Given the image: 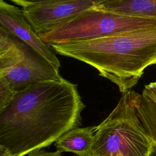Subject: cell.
<instances>
[{"instance_id": "cell-1", "label": "cell", "mask_w": 156, "mask_h": 156, "mask_svg": "<svg viewBox=\"0 0 156 156\" xmlns=\"http://www.w3.org/2000/svg\"><path fill=\"white\" fill-rule=\"evenodd\" d=\"M85 107L77 85L63 78L32 85L0 112V146L12 156L48 147L81 126Z\"/></svg>"}, {"instance_id": "cell-3", "label": "cell", "mask_w": 156, "mask_h": 156, "mask_svg": "<svg viewBox=\"0 0 156 156\" xmlns=\"http://www.w3.org/2000/svg\"><path fill=\"white\" fill-rule=\"evenodd\" d=\"M141 94H122L109 115L96 126L90 156H149L154 143L137 113Z\"/></svg>"}, {"instance_id": "cell-16", "label": "cell", "mask_w": 156, "mask_h": 156, "mask_svg": "<svg viewBox=\"0 0 156 156\" xmlns=\"http://www.w3.org/2000/svg\"><path fill=\"white\" fill-rule=\"evenodd\" d=\"M154 64H156V57H155V58L152 62V63H151V65H154Z\"/></svg>"}, {"instance_id": "cell-12", "label": "cell", "mask_w": 156, "mask_h": 156, "mask_svg": "<svg viewBox=\"0 0 156 156\" xmlns=\"http://www.w3.org/2000/svg\"><path fill=\"white\" fill-rule=\"evenodd\" d=\"M156 102V82L145 85L143 90Z\"/></svg>"}, {"instance_id": "cell-7", "label": "cell", "mask_w": 156, "mask_h": 156, "mask_svg": "<svg viewBox=\"0 0 156 156\" xmlns=\"http://www.w3.org/2000/svg\"><path fill=\"white\" fill-rule=\"evenodd\" d=\"M0 27L34 48L55 67L60 68V61L54 50L35 32L21 9L0 0Z\"/></svg>"}, {"instance_id": "cell-6", "label": "cell", "mask_w": 156, "mask_h": 156, "mask_svg": "<svg viewBox=\"0 0 156 156\" xmlns=\"http://www.w3.org/2000/svg\"><path fill=\"white\" fill-rule=\"evenodd\" d=\"M21 7L35 32L40 36L51 31L80 13L95 7L102 0H11Z\"/></svg>"}, {"instance_id": "cell-4", "label": "cell", "mask_w": 156, "mask_h": 156, "mask_svg": "<svg viewBox=\"0 0 156 156\" xmlns=\"http://www.w3.org/2000/svg\"><path fill=\"white\" fill-rule=\"evenodd\" d=\"M96 6L80 13L39 37L51 46L156 28V18L121 15L99 9Z\"/></svg>"}, {"instance_id": "cell-8", "label": "cell", "mask_w": 156, "mask_h": 156, "mask_svg": "<svg viewBox=\"0 0 156 156\" xmlns=\"http://www.w3.org/2000/svg\"><path fill=\"white\" fill-rule=\"evenodd\" d=\"M96 126L76 127L63 135L55 143L56 151L72 152L79 156H90Z\"/></svg>"}, {"instance_id": "cell-11", "label": "cell", "mask_w": 156, "mask_h": 156, "mask_svg": "<svg viewBox=\"0 0 156 156\" xmlns=\"http://www.w3.org/2000/svg\"><path fill=\"white\" fill-rule=\"evenodd\" d=\"M16 94L5 83L0 81V112L12 102Z\"/></svg>"}, {"instance_id": "cell-9", "label": "cell", "mask_w": 156, "mask_h": 156, "mask_svg": "<svg viewBox=\"0 0 156 156\" xmlns=\"http://www.w3.org/2000/svg\"><path fill=\"white\" fill-rule=\"evenodd\" d=\"M96 7L124 15L156 18V0H102Z\"/></svg>"}, {"instance_id": "cell-13", "label": "cell", "mask_w": 156, "mask_h": 156, "mask_svg": "<svg viewBox=\"0 0 156 156\" xmlns=\"http://www.w3.org/2000/svg\"><path fill=\"white\" fill-rule=\"evenodd\" d=\"M26 156H62L61 153L57 151L54 152H49L44 149L38 150L32 152Z\"/></svg>"}, {"instance_id": "cell-15", "label": "cell", "mask_w": 156, "mask_h": 156, "mask_svg": "<svg viewBox=\"0 0 156 156\" xmlns=\"http://www.w3.org/2000/svg\"><path fill=\"white\" fill-rule=\"evenodd\" d=\"M149 156H156V144L154 143L152 150H151Z\"/></svg>"}, {"instance_id": "cell-10", "label": "cell", "mask_w": 156, "mask_h": 156, "mask_svg": "<svg viewBox=\"0 0 156 156\" xmlns=\"http://www.w3.org/2000/svg\"><path fill=\"white\" fill-rule=\"evenodd\" d=\"M137 113L147 135L156 144V102L144 91L139 99Z\"/></svg>"}, {"instance_id": "cell-5", "label": "cell", "mask_w": 156, "mask_h": 156, "mask_svg": "<svg viewBox=\"0 0 156 156\" xmlns=\"http://www.w3.org/2000/svg\"><path fill=\"white\" fill-rule=\"evenodd\" d=\"M62 78L59 68L0 27V81L17 94L38 83Z\"/></svg>"}, {"instance_id": "cell-14", "label": "cell", "mask_w": 156, "mask_h": 156, "mask_svg": "<svg viewBox=\"0 0 156 156\" xmlns=\"http://www.w3.org/2000/svg\"><path fill=\"white\" fill-rule=\"evenodd\" d=\"M0 156H12L11 154L4 147L0 146Z\"/></svg>"}, {"instance_id": "cell-2", "label": "cell", "mask_w": 156, "mask_h": 156, "mask_svg": "<svg viewBox=\"0 0 156 156\" xmlns=\"http://www.w3.org/2000/svg\"><path fill=\"white\" fill-rule=\"evenodd\" d=\"M60 55L87 63L124 93L156 57V28L51 46Z\"/></svg>"}]
</instances>
